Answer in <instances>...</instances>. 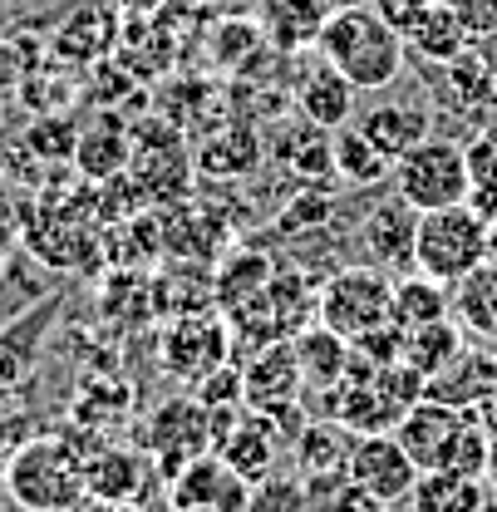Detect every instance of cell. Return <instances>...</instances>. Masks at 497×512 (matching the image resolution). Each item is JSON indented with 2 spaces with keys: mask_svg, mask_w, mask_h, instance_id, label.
<instances>
[{
  "mask_svg": "<svg viewBox=\"0 0 497 512\" xmlns=\"http://www.w3.org/2000/svg\"><path fill=\"white\" fill-rule=\"evenodd\" d=\"M320 60L335 64L360 94H374V89H389L399 84L404 74V60H409V45L394 25H384L374 15V5H350V10H335L315 40Z\"/></svg>",
  "mask_w": 497,
  "mask_h": 512,
  "instance_id": "1",
  "label": "cell"
},
{
  "mask_svg": "<svg viewBox=\"0 0 497 512\" xmlns=\"http://www.w3.org/2000/svg\"><path fill=\"white\" fill-rule=\"evenodd\" d=\"M394 439L409 448V458L419 463V473H468V478H488V448L493 434L478 424L473 409H453L438 399H419Z\"/></svg>",
  "mask_w": 497,
  "mask_h": 512,
  "instance_id": "2",
  "label": "cell"
},
{
  "mask_svg": "<svg viewBox=\"0 0 497 512\" xmlns=\"http://www.w3.org/2000/svg\"><path fill=\"white\" fill-rule=\"evenodd\" d=\"M5 493L25 512H79L89 503L84 458L69 439H30L5 458Z\"/></svg>",
  "mask_w": 497,
  "mask_h": 512,
  "instance_id": "3",
  "label": "cell"
},
{
  "mask_svg": "<svg viewBox=\"0 0 497 512\" xmlns=\"http://www.w3.org/2000/svg\"><path fill=\"white\" fill-rule=\"evenodd\" d=\"M483 261H488V217L473 202L419 212V227H414V271L419 276L453 291Z\"/></svg>",
  "mask_w": 497,
  "mask_h": 512,
  "instance_id": "4",
  "label": "cell"
},
{
  "mask_svg": "<svg viewBox=\"0 0 497 512\" xmlns=\"http://www.w3.org/2000/svg\"><path fill=\"white\" fill-rule=\"evenodd\" d=\"M315 316H320V325H330L335 335H345L350 345L370 340L374 330L394 325V276L370 266V261L340 266V271L320 286Z\"/></svg>",
  "mask_w": 497,
  "mask_h": 512,
  "instance_id": "5",
  "label": "cell"
},
{
  "mask_svg": "<svg viewBox=\"0 0 497 512\" xmlns=\"http://www.w3.org/2000/svg\"><path fill=\"white\" fill-rule=\"evenodd\" d=\"M394 192L414 212H438L458 207L473 197V173H468V148L458 138H424L394 163Z\"/></svg>",
  "mask_w": 497,
  "mask_h": 512,
  "instance_id": "6",
  "label": "cell"
},
{
  "mask_svg": "<svg viewBox=\"0 0 497 512\" xmlns=\"http://www.w3.org/2000/svg\"><path fill=\"white\" fill-rule=\"evenodd\" d=\"M212 409L202 404V399H163L153 414H148V429H143V448H148V458L158 463V473L163 478H178L192 458H202V453H212Z\"/></svg>",
  "mask_w": 497,
  "mask_h": 512,
  "instance_id": "7",
  "label": "cell"
},
{
  "mask_svg": "<svg viewBox=\"0 0 497 512\" xmlns=\"http://www.w3.org/2000/svg\"><path fill=\"white\" fill-rule=\"evenodd\" d=\"M232 355V325L222 320V311L202 306V311H187L163 330V365L168 375L197 384L207 380L212 370H222Z\"/></svg>",
  "mask_w": 497,
  "mask_h": 512,
  "instance_id": "8",
  "label": "cell"
},
{
  "mask_svg": "<svg viewBox=\"0 0 497 512\" xmlns=\"http://www.w3.org/2000/svg\"><path fill=\"white\" fill-rule=\"evenodd\" d=\"M251 483L217 453L192 458L178 478H168V508L178 512H247Z\"/></svg>",
  "mask_w": 497,
  "mask_h": 512,
  "instance_id": "9",
  "label": "cell"
},
{
  "mask_svg": "<svg viewBox=\"0 0 497 512\" xmlns=\"http://www.w3.org/2000/svg\"><path fill=\"white\" fill-rule=\"evenodd\" d=\"M350 478L370 498L399 508V503H409V493L419 483V463L409 458V448L399 444L394 434H360V444L350 453Z\"/></svg>",
  "mask_w": 497,
  "mask_h": 512,
  "instance_id": "10",
  "label": "cell"
},
{
  "mask_svg": "<svg viewBox=\"0 0 497 512\" xmlns=\"http://www.w3.org/2000/svg\"><path fill=\"white\" fill-rule=\"evenodd\" d=\"M414 227H419V212L399 192H394V202H374L365 212V227H360L365 261L389 271V276H409V266H414Z\"/></svg>",
  "mask_w": 497,
  "mask_h": 512,
  "instance_id": "11",
  "label": "cell"
},
{
  "mask_svg": "<svg viewBox=\"0 0 497 512\" xmlns=\"http://www.w3.org/2000/svg\"><path fill=\"white\" fill-rule=\"evenodd\" d=\"M301 360H296V345H261L256 355H251V365L242 370V394H247V409L256 414H281V409H291V404H301Z\"/></svg>",
  "mask_w": 497,
  "mask_h": 512,
  "instance_id": "12",
  "label": "cell"
},
{
  "mask_svg": "<svg viewBox=\"0 0 497 512\" xmlns=\"http://www.w3.org/2000/svg\"><path fill=\"white\" fill-rule=\"evenodd\" d=\"M350 124L360 128L389 163H399L409 148H419V143L429 138L434 114H429L424 104H414V99H374L365 109H355Z\"/></svg>",
  "mask_w": 497,
  "mask_h": 512,
  "instance_id": "13",
  "label": "cell"
},
{
  "mask_svg": "<svg viewBox=\"0 0 497 512\" xmlns=\"http://www.w3.org/2000/svg\"><path fill=\"white\" fill-rule=\"evenodd\" d=\"M119 35H124L119 10H114V5H89V0H84V5H74V10L60 20L50 50H55V60H64V64H99L119 50Z\"/></svg>",
  "mask_w": 497,
  "mask_h": 512,
  "instance_id": "14",
  "label": "cell"
},
{
  "mask_svg": "<svg viewBox=\"0 0 497 512\" xmlns=\"http://www.w3.org/2000/svg\"><path fill=\"white\" fill-rule=\"evenodd\" d=\"M148 448H94L84 463V488L94 503H138L148 488Z\"/></svg>",
  "mask_w": 497,
  "mask_h": 512,
  "instance_id": "15",
  "label": "cell"
},
{
  "mask_svg": "<svg viewBox=\"0 0 497 512\" xmlns=\"http://www.w3.org/2000/svg\"><path fill=\"white\" fill-rule=\"evenodd\" d=\"M60 306H64V296H45V301H35L20 320L0 325V394L15 389V384L35 370V355H40L50 325L60 316Z\"/></svg>",
  "mask_w": 497,
  "mask_h": 512,
  "instance_id": "16",
  "label": "cell"
},
{
  "mask_svg": "<svg viewBox=\"0 0 497 512\" xmlns=\"http://www.w3.org/2000/svg\"><path fill=\"white\" fill-rule=\"evenodd\" d=\"M355 99H360V89L325 60L306 64V74L296 79V109H301V119L330 128V133L355 119V109H360Z\"/></svg>",
  "mask_w": 497,
  "mask_h": 512,
  "instance_id": "17",
  "label": "cell"
},
{
  "mask_svg": "<svg viewBox=\"0 0 497 512\" xmlns=\"http://www.w3.org/2000/svg\"><path fill=\"white\" fill-rule=\"evenodd\" d=\"M271 158L301 183H325L335 173V133L311 119H291L271 133Z\"/></svg>",
  "mask_w": 497,
  "mask_h": 512,
  "instance_id": "18",
  "label": "cell"
},
{
  "mask_svg": "<svg viewBox=\"0 0 497 512\" xmlns=\"http://www.w3.org/2000/svg\"><path fill=\"white\" fill-rule=\"evenodd\" d=\"M443 104L463 119H493L497 114V84L483 45H468L458 60L443 64Z\"/></svg>",
  "mask_w": 497,
  "mask_h": 512,
  "instance_id": "19",
  "label": "cell"
},
{
  "mask_svg": "<svg viewBox=\"0 0 497 512\" xmlns=\"http://www.w3.org/2000/svg\"><path fill=\"white\" fill-rule=\"evenodd\" d=\"M360 444V434L340 419H315L301 429L296 439V473L315 483V478H335V473H350V453Z\"/></svg>",
  "mask_w": 497,
  "mask_h": 512,
  "instance_id": "20",
  "label": "cell"
},
{
  "mask_svg": "<svg viewBox=\"0 0 497 512\" xmlns=\"http://www.w3.org/2000/svg\"><path fill=\"white\" fill-rule=\"evenodd\" d=\"M296 360H301V380L306 389H340L350 375V360H355V345L345 335H335L330 325H311L296 335Z\"/></svg>",
  "mask_w": 497,
  "mask_h": 512,
  "instance_id": "21",
  "label": "cell"
},
{
  "mask_svg": "<svg viewBox=\"0 0 497 512\" xmlns=\"http://www.w3.org/2000/svg\"><path fill=\"white\" fill-rule=\"evenodd\" d=\"M404 45H409V55H419L424 64H443L458 60L473 40H468V30H463V20L453 15V5L448 0H434L409 30H404Z\"/></svg>",
  "mask_w": 497,
  "mask_h": 512,
  "instance_id": "22",
  "label": "cell"
},
{
  "mask_svg": "<svg viewBox=\"0 0 497 512\" xmlns=\"http://www.w3.org/2000/svg\"><path fill=\"white\" fill-rule=\"evenodd\" d=\"M493 493L483 478L468 473H419L414 493H409V512H488Z\"/></svg>",
  "mask_w": 497,
  "mask_h": 512,
  "instance_id": "23",
  "label": "cell"
},
{
  "mask_svg": "<svg viewBox=\"0 0 497 512\" xmlns=\"http://www.w3.org/2000/svg\"><path fill=\"white\" fill-rule=\"evenodd\" d=\"M453 320L463 325V335L497 345V261H483L453 286Z\"/></svg>",
  "mask_w": 497,
  "mask_h": 512,
  "instance_id": "24",
  "label": "cell"
},
{
  "mask_svg": "<svg viewBox=\"0 0 497 512\" xmlns=\"http://www.w3.org/2000/svg\"><path fill=\"white\" fill-rule=\"evenodd\" d=\"M74 163H79L89 178H114V173H124L128 163H133V133H128L114 114H104L94 128L79 133Z\"/></svg>",
  "mask_w": 497,
  "mask_h": 512,
  "instance_id": "25",
  "label": "cell"
},
{
  "mask_svg": "<svg viewBox=\"0 0 497 512\" xmlns=\"http://www.w3.org/2000/svg\"><path fill=\"white\" fill-rule=\"evenodd\" d=\"M448 316H453V291L448 286H438L429 276H399L394 281V330L399 335L438 325Z\"/></svg>",
  "mask_w": 497,
  "mask_h": 512,
  "instance_id": "26",
  "label": "cell"
},
{
  "mask_svg": "<svg viewBox=\"0 0 497 512\" xmlns=\"http://www.w3.org/2000/svg\"><path fill=\"white\" fill-rule=\"evenodd\" d=\"M330 15H335L330 0H271L266 5V30L281 50H306V45L320 40Z\"/></svg>",
  "mask_w": 497,
  "mask_h": 512,
  "instance_id": "27",
  "label": "cell"
},
{
  "mask_svg": "<svg viewBox=\"0 0 497 512\" xmlns=\"http://www.w3.org/2000/svg\"><path fill=\"white\" fill-rule=\"evenodd\" d=\"M335 178L345 188H379L384 178H394V163L355 124H345L335 128Z\"/></svg>",
  "mask_w": 497,
  "mask_h": 512,
  "instance_id": "28",
  "label": "cell"
},
{
  "mask_svg": "<svg viewBox=\"0 0 497 512\" xmlns=\"http://www.w3.org/2000/svg\"><path fill=\"white\" fill-rule=\"evenodd\" d=\"M197 173H212V178H247L251 168L261 163V143L251 128H217L202 148H197Z\"/></svg>",
  "mask_w": 497,
  "mask_h": 512,
  "instance_id": "29",
  "label": "cell"
},
{
  "mask_svg": "<svg viewBox=\"0 0 497 512\" xmlns=\"http://www.w3.org/2000/svg\"><path fill=\"white\" fill-rule=\"evenodd\" d=\"M271 261L261 252H237L227 266H222V276L212 281V301L222 306V311H237V306H247L251 296H261L266 286H271Z\"/></svg>",
  "mask_w": 497,
  "mask_h": 512,
  "instance_id": "30",
  "label": "cell"
},
{
  "mask_svg": "<svg viewBox=\"0 0 497 512\" xmlns=\"http://www.w3.org/2000/svg\"><path fill=\"white\" fill-rule=\"evenodd\" d=\"M247 512H311V483L301 473H266L251 483Z\"/></svg>",
  "mask_w": 497,
  "mask_h": 512,
  "instance_id": "31",
  "label": "cell"
},
{
  "mask_svg": "<svg viewBox=\"0 0 497 512\" xmlns=\"http://www.w3.org/2000/svg\"><path fill=\"white\" fill-rule=\"evenodd\" d=\"M468 148V173H473V192H488L497 197V128L488 124L473 143H463Z\"/></svg>",
  "mask_w": 497,
  "mask_h": 512,
  "instance_id": "32",
  "label": "cell"
},
{
  "mask_svg": "<svg viewBox=\"0 0 497 512\" xmlns=\"http://www.w3.org/2000/svg\"><path fill=\"white\" fill-rule=\"evenodd\" d=\"M448 5L463 20V30H468L473 45H483V40L497 35V0H448Z\"/></svg>",
  "mask_w": 497,
  "mask_h": 512,
  "instance_id": "33",
  "label": "cell"
},
{
  "mask_svg": "<svg viewBox=\"0 0 497 512\" xmlns=\"http://www.w3.org/2000/svg\"><path fill=\"white\" fill-rule=\"evenodd\" d=\"M429 5H434V0H374V15L404 35V30H409V25H414L424 10H429Z\"/></svg>",
  "mask_w": 497,
  "mask_h": 512,
  "instance_id": "34",
  "label": "cell"
},
{
  "mask_svg": "<svg viewBox=\"0 0 497 512\" xmlns=\"http://www.w3.org/2000/svg\"><path fill=\"white\" fill-rule=\"evenodd\" d=\"M168 0H119V10H128V15H158Z\"/></svg>",
  "mask_w": 497,
  "mask_h": 512,
  "instance_id": "35",
  "label": "cell"
},
{
  "mask_svg": "<svg viewBox=\"0 0 497 512\" xmlns=\"http://www.w3.org/2000/svg\"><path fill=\"white\" fill-rule=\"evenodd\" d=\"M84 512H143V508H138V503H94V498H89Z\"/></svg>",
  "mask_w": 497,
  "mask_h": 512,
  "instance_id": "36",
  "label": "cell"
},
{
  "mask_svg": "<svg viewBox=\"0 0 497 512\" xmlns=\"http://www.w3.org/2000/svg\"><path fill=\"white\" fill-rule=\"evenodd\" d=\"M483 55H488V69H493V84H497V35L483 40Z\"/></svg>",
  "mask_w": 497,
  "mask_h": 512,
  "instance_id": "37",
  "label": "cell"
},
{
  "mask_svg": "<svg viewBox=\"0 0 497 512\" xmlns=\"http://www.w3.org/2000/svg\"><path fill=\"white\" fill-rule=\"evenodd\" d=\"M488 261H497V222H488Z\"/></svg>",
  "mask_w": 497,
  "mask_h": 512,
  "instance_id": "38",
  "label": "cell"
},
{
  "mask_svg": "<svg viewBox=\"0 0 497 512\" xmlns=\"http://www.w3.org/2000/svg\"><path fill=\"white\" fill-rule=\"evenodd\" d=\"M335 10H350V5H374V0H330Z\"/></svg>",
  "mask_w": 497,
  "mask_h": 512,
  "instance_id": "39",
  "label": "cell"
},
{
  "mask_svg": "<svg viewBox=\"0 0 497 512\" xmlns=\"http://www.w3.org/2000/svg\"><path fill=\"white\" fill-rule=\"evenodd\" d=\"M488 493H493V503H497V483H488Z\"/></svg>",
  "mask_w": 497,
  "mask_h": 512,
  "instance_id": "40",
  "label": "cell"
},
{
  "mask_svg": "<svg viewBox=\"0 0 497 512\" xmlns=\"http://www.w3.org/2000/svg\"><path fill=\"white\" fill-rule=\"evenodd\" d=\"M168 512H178V508H168Z\"/></svg>",
  "mask_w": 497,
  "mask_h": 512,
  "instance_id": "41",
  "label": "cell"
}]
</instances>
